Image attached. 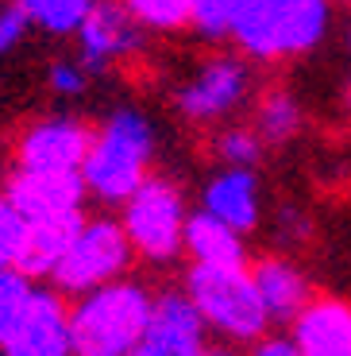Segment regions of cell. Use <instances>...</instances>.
I'll use <instances>...</instances> for the list:
<instances>
[{
  "label": "cell",
  "instance_id": "20",
  "mask_svg": "<svg viewBox=\"0 0 351 356\" xmlns=\"http://www.w3.org/2000/svg\"><path fill=\"white\" fill-rule=\"evenodd\" d=\"M31 294H35L31 279H24L16 267H0V348L19 325L24 310L31 306Z\"/></svg>",
  "mask_w": 351,
  "mask_h": 356
},
{
  "label": "cell",
  "instance_id": "28",
  "mask_svg": "<svg viewBox=\"0 0 351 356\" xmlns=\"http://www.w3.org/2000/svg\"><path fill=\"white\" fill-rule=\"evenodd\" d=\"M343 101H348V113H351V81H348V93H343Z\"/></svg>",
  "mask_w": 351,
  "mask_h": 356
},
{
  "label": "cell",
  "instance_id": "26",
  "mask_svg": "<svg viewBox=\"0 0 351 356\" xmlns=\"http://www.w3.org/2000/svg\"><path fill=\"white\" fill-rule=\"evenodd\" d=\"M247 356H301V353L293 348L290 337H263V341H255Z\"/></svg>",
  "mask_w": 351,
  "mask_h": 356
},
{
  "label": "cell",
  "instance_id": "8",
  "mask_svg": "<svg viewBox=\"0 0 351 356\" xmlns=\"http://www.w3.org/2000/svg\"><path fill=\"white\" fill-rule=\"evenodd\" d=\"M251 93V66L239 54H212L197 66V74L178 89V113L194 124H212L232 116Z\"/></svg>",
  "mask_w": 351,
  "mask_h": 356
},
{
  "label": "cell",
  "instance_id": "5",
  "mask_svg": "<svg viewBox=\"0 0 351 356\" xmlns=\"http://www.w3.org/2000/svg\"><path fill=\"white\" fill-rule=\"evenodd\" d=\"M185 221H189V209H185L182 190L162 175H151L139 190H135L128 202H123V236L132 244L135 259H147V264H174L185 248Z\"/></svg>",
  "mask_w": 351,
  "mask_h": 356
},
{
  "label": "cell",
  "instance_id": "12",
  "mask_svg": "<svg viewBox=\"0 0 351 356\" xmlns=\"http://www.w3.org/2000/svg\"><path fill=\"white\" fill-rule=\"evenodd\" d=\"M290 341L301 356H351V302L336 294H313L290 321Z\"/></svg>",
  "mask_w": 351,
  "mask_h": 356
},
{
  "label": "cell",
  "instance_id": "24",
  "mask_svg": "<svg viewBox=\"0 0 351 356\" xmlns=\"http://www.w3.org/2000/svg\"><path fill=\"white\" fill-rule=\"evenodd\" d=\"M85 81H89V70L81 63H54L51 70H46V86L58 93V97H78V93H85Z\"/></svg>",
  "mask_w": 351,
  "mask_h": 356
},
{
  "label": "cell",
  "instance_id": "16",
  "mask_svg": "<svg viewBox=\"0 0 351 356\" xmlns=\"http://www.w3.org/2000/svg\"><path fill=\"white\" fill-rule=\"evenodd\" d=\"M185 256L194 259V267H247V248L243 236L228 225H220L209 213H189L185 221Z\"/></svg>",
  "mask_w": 351,
  "mask_h": 356
},
{
  "label": "cell",
  "instance_id": "18",
  "mask_svg": "<svg viewBox=\"0 0 351 356\" xmlns=\"http://www.w3.org/2000/svg\"><path fill=\"white\" fill-rule=\"evenodd\" d=\"M97 0H16V8L46 35H78Z\"/></svg>",
  "mask_w": 351,
  "mask_h": 356
},
{
  "label": "cell",
  "instance_id": "9",
  "mask_svg": "<svg viewBox=\"0 0 351 356\" xmlns=\"http://www.w3.org/2000/svg\"><path fill=\"white\" fill-rule=\"evenodd\" d=\"M4 197L16 205V213L31 221H54V217L85 213V182L81 175H58V170H16L4 182Z\"/></svg>",
  "mask_w": 351,
  "mask_h": 356
},
{
  "label": "cell",
  "instance_id": "25",
  "mask_svg": "<svg viewBox=\"0 0 351 356\" xmlns=\"http://www.w3.org/2000/svg\"><path fill=\"white\" fill-rule=\"evenodd\" d=\"M24 31H27V16L16 4H4V8H0V54H8L12 47L24 39Z\"/></svg>",
  "mask_w": 351,
  "mask_h": 356
},
{
  "label": "cell",
  "instance_id": "6",
  "mask_svg": "<svg viewBox=\"0 0 351 356\" xmlns=\"http://www.w3.org/2000/svg\"><path fill=\"white\" fill-rule=\"evenodd\" d=\"M132 259H135V252L116 217H85L70 244V252L62 256L58 271L51 275V283L58 294L81 298L89 291H101L108 283L128 279Z\"/></svg>",
  "mask_w": 351,
  "mask_h": 356
},
{
  "label": "cell",
  "instance_id": "23",
  "mask_svg": "<svg viewBox=\"0 0 351 356\" xmlns=\"http://www.w3.org/2000/svg\"><path fill=\"white\" fill-rule=\"evenodd\" d=\"M24 236H27V221L16 213V205L0 194V267H16Z\"/></svg>",
  "mask_w": 351,
  "mask_h": 356
},
{
  "label": "cell",
  "instance_id": "22",
  "mask_svg": "<svg viewBox=\"0 0 351 356\" xmlns=\"http://www.w3.org/2000/svg\"><path fill=\"white\" fill-rule=\"evenodd\" d=\"M232 16H236V0H189V27L209 43L232 35Z\"/></svg>",
  "mask_w": 351,
  "mask_h": 356
},
{
  "label": "cell",
  "instance_id": "14",
  "mask_svg": "<svg viewBox=\"0 0 351 356\" xmlns=\"http://www.w3.org/2000/svg\"><path fill=\"white\" fill-rule=\"evenodd\" d=\"M251 279L271 321H293L313 298V283L305 279V271L282 256H263L251 267Z\"/></svg>",
  "mask_w": 351,
  "mask_h": 356
},
{
  "label": "cell",
  "instance_id": "17",
  "mask_svg": "<svg viewBox=\"0 0 351 356\" xmlns=\"http://www.w3.org/2000/svg\"><path fill=\"white\" fill-rule=\"evenodd\" d=\"M301 124H305V108H301V101L293 97L286 86H271L263 89V97H259V105H255V136L263 143H290L293 136L301 132Z\"/></svg>",
  "mask_w": 351,
  "mask_h": 356
},
{
  "label": "cell",
  "instance_id": "7",
  "mask_svg": "<svg viewBox=\"0 0 351 356\" xmlns=\"http://www.w3.org/2000/svg\"><path fill=\"white\" fill-rule=\"evenodd\" d=\"M93 143V128L78 116H39L12 143V167L16 170H58L81 175V163Z\"/></svg>",
  "mask_w": 351,
  "mask_h": 356
},
{
  "label": "cell",
  "instance_id": "27",
  "mask_svg": "<svg viewBox=\"0 0 351 356\" xmlns=\"http://www.w3.org/2000/svg\"><path fill=\"white\" fill-rule=\"evenodd\" d=\"M194 356H239V353H232V348H220V345H212V348L205 345L201 353H194Z\"/></svg>",
  "mask_w": 351,
  "mask_h": 356
},
{
  "label": "cell",
  "instance_id": "19",
  "mask_svg": "<svg viewBox=\"0 0 351 356\" xmlns=\"http://www.w3.org/2000/svg\"><path fill=\"white\" fill-rule=\"evenodd\" d=\"M123 8L135 16L143 31H182L189 27V0H123Z\"/></svg>",
  "mask_w": 351,
  "mask_h": 356
},
{
  "label": "cell",
  "instance_id": "2",
  "mask_svg": "<svg viewBox=\"0 0 351 356\" xmlns=\"http://www.w3.org/2000/svg\"><path fill=\"white\" fill-rule=\"evenodd\" d=\"M155 159V124L139 108H116L101 128L81 163L85 194L105 205H123L151 178Z\"/></svg>",
  "mask_w": 351,
  "mask_h": 356
},
{
  "label": "cell",
  "instance_id": "1",
  "mask_svg": "<svg viewBox=\"0 0 351 356\" xmlns=\"http://www.w3.org/2000/svg\"><path fill=\"white\" fill-rule=\"evenodd\" d=\"M332 27V0H236L232 43L255 63L309 54Z\"/></svg>",
  "mask_w": 351,
  "mask_h": 356
},
{
  "label": "cell",
  "instance_id": "15",
  "mask_svg": "<svg viewBox=\"0 0 351 356\" xmlns=\"http://www.w3.org/2000/svg\"><path fill=\"white\" fill-rule=\"evenodd\" d=\"M85 213H74V217H54V221H31L27 225V236H24V248L16 256V271L24 279H51L58 271L62 256L70 252L74 236H78Z\"/></svg>",
  "mask_w": 351,
  "mask_h": 356
},
{
  "label": "cell",
  "instance_id": "4",
  "mask_svg": "<svg viewBox=\"0 0 351 356\" xmlns=\"http://www.w3.org/2000/svg\"><path fill=\"white\" fill-rule=\"evenodd\" d=\"M185 298L201 314L205 330H216L220 337L239 345H255L266 337L271 318L255 291L251 267H189Z\"/></svg>",
  "mask_w": 351,
  "mask_h": 356
},
{
  "label": "cell",
  "instance_id": "11",
  "mask_svg": "<svg viewBox=\"0 0 351 356\" xmlns=\"http://www.w3.org/2000/svg\"><path fill=\"white\" fill-rule=\"evenodd\" d=\"M78 51L85 70H108L143 51V27L123 8V0H97L78 31Z\"/></svg>",
  "mask_w": 351,
  "mask_h": 356
},
{
  "label": "cell",
  "instance_id": "13",
  "mask_svg": "<svg viewBox=\"0 0 351 356\" xmlns=\"http://www.w3.org/2000/svg\"><path fill=\"white\" fill-rule=\"evenodd\" d=\"M201 213L216 217L220 225L236 229L239 236L251 232L263 213V197H259V178L255 170L243 167H224L205 182L201 190Z\"/></svg>",
  "mask_w": 351,
  "mask_h": 356
},
{
  "label": "cell",
  "instance_id": "3",
  "mask_svg": "<svg viewBox=\"0 0 351 356\" xmlns=\"http://www.w3.org/2000/svg\"><path fill=\"white\" fill-rule=\"evenodd\" d=\"M155 294L143 283L120 279L70 302L74 356H132L151 325Z\"/></svg>",
  "mask_w": 351,
  "mask_h": 356
},
{
  "label": "cell",
  "instance_id": "21",
  "mask_svg": "<svg viewBox=\"0 0 351 356\" xmlns=\"http://www.w3.org/2000/svg\"><path fill=\"white\" fill-rule=\"evenodd\" d=\"M263 147L266 143L247 124H232L224 132H216V140H212V152H216V159L224 167H243V170H251L255 163L263 159Z\"/></svg>",
  "mask_w": 351,
  "mask_h": 356
},
{
  "label": "cell",
  "instance_id": "10",
  "mask_svg": "<svg viewBox=\"0 0 351 356\" xmlns=\"http://www.w3.org/2000/svg\"><path fill=\"white\" fill-rule=\"evenodd\" d=\"M0 356H74L70 341V302L54 286H35L31 306L4 341Z\"/></svg>",
  "mask_w": 351,
  "mask_h": 356
}]
</instances>
